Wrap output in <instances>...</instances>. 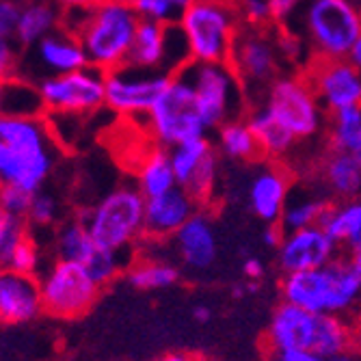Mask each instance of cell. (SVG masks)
<instances>
[{"mask_svg": "<svg viewBox=\"0 0 361 361\" xmlns=\"http://www.w3.org/2000/svg\"><path fill=\"white\" fill-rule=\"evenodd\" d=\"M59 160L48 115H0V186L42 190Z\"/></svg>", "mask_w": 361, "mask_h": 361, "instance_id": "1", "label": "cell"}, {"mask_svg": "<svg viewBox=\"0 0 361 361\" xmlns=\"http://www.w3.org/2000/svg\"><path fill=\"white\" fill-rule=\"evenodd\" d=\"M141 18L128 0H102L91 7L63 9V28L80 39L91 68L111 72L128 65Z\"/></svg>", "mask_w": 361, "mask_h": 361, "instance_id": "2", "label": "cell"}, {"mask_svg": "<svg viewBox=\"0 0 361 361\" xmlns=\"http://www.w3.org/2000/svg\"><path fill=\"white\" fill-rule=\"evenodd\" d=\"M355 342L350 324L342 316L318 314L292 303H281L269 324V344L277 350H303L340 357Z\"/></svg>", "mask_w": 361, "mask_h": 361, "instance_id": "3", "label": "cell"}, {"mask_svg": "<svg viewBox=\"0 0 361 361\" xmlns=\"http://www.w3.org/2000/svg\"><path fill=\"white\" fill-rule=\"evenodd\" d=\"M283 301L310 312L348 316L361 307V279L348 259H334L320 269L286 275Z\"/></svg>", "mask_w": 361, "mask_h": 361, "instance_id": "4", "label": "cell"}, {"mask_svg": "<svg viewBox=\"0 0 361 361\" xmlns=\"http://www.w3.org/2000/svg\"><path fill=\"white\" fill-rule=\"evenodd\" d=\"M286 26L303 37L312 59H346L361 37V7L355 0H303Z\"/></svg>", "mask_w": 361, "mask_h": 361, "instance_id": "5", "label": "cell"}, {"mask_svg": "<svg viewBox=\"0 0 361 361\" xmlns=\"http://www.w3.org/2000/svg\"><path fill=\"white\" fill-rule=\"evenodd\" d=\"M93 240L111 251L128 253L145 236V197L135 186H119L80 214Z\"/></svg>", "mask_w": 361, "mask_h": 361, "instance_id": "6", "label": "cell"}, {"mask_svg": "<svg viewBox=\"0 0 361 361\" xmlns=\"http://www.w3.org/2000/svg\"><path fill=\"white\" fill-rule=\"evenodd\" d=\"M178 26L192 61L227 63L240 30L236 0H192Z\"/></svg>", "mask_w": 361, "mask_h": 361, "instance_id": "7", "label": "cell"}, {"mask_svg": "<svg viewBox=\"0 0 361 361\" xmlns=\"http://www.w3.org/2000/svg\"><path fill=\"white\" fill-rule=\"evenodd\" d=\"M145 119L156 145L167 149L192 139L208 137L210 133L192 87L180 74L171 76L167 89L162 91Z\"/></svg>", "mask_w": 361, "mask_h": 361, "instance_id": "8", "label": "cell"}, {"mask_svg": "<svg viewBox=\"0 0 361 361\" xmlns=\"http://www.w3.org/2000/svg\"><path fill=\"white\" fill-rule=\"evenodd\" d=\"M195 91L208 130L240 117L245 109V87L229 63L190 61L178 72Z\"/></svg>", "mask_w": 361, "mask_h": 361, "instance_id": "9", "label": "cell"}, {"mask_svg": "<svg viewBox=\"0 0 361 361\" xmlns=\"http://www.w3.org/2000/svg\"><path fill=\"white\" fill-rule=\"evenodd\" d=\"M44 312L56 318H80L100 297V283L78 262L54 259L39 277Z\"/></svg>", "mask_w": 361, "mask_h": 361, "instance_id": "10", "label": "cell"}, {"mask_svg": "<svg viewBox=\"0 0 361 361\" xmlns=\"http://www.w3.org/2000/svg\"><path fill=\"white\" fill-rule=\"evenodd\" d=\"M44 113L61 117H87L106 102V72L87 68L44 78L37 82Z\"/></svg>", "mask_w": 361, "mask_h": 361, "instance_id": "11", "label": "cell"}, {"mask_svg": "<svg viewBox=\"0 0 361 361\" xmlns=\"http://www.w3.org/2000/svg\"><path fill=\"white\" fill-rule=\"evenodd\" d=\"M264 104L297 141L314 139L324 123V109L305 76H277L267 93Z\"/></svg>", "mask_w": 361, "mask_h": 361, "instance_id": "12", "label": "cell"}, {"mask_svg": "<svg viewBox=\"0 0 361 361\" xmlns=\"http://www.w3.org/2000/svg\"><path fill=\"white\" fill-rule=\"evenodd\" d=\"M229 65L238 74L245 91H264L279 76L281 56L269 26H240Z\"/></svg>", "mask_w": 361, "mask_h": 361, "instance_id": "13", "label": "cell"}, {"mask_svg": "<svg viewBox=\"0 0 361 361\" xmlns=\"http://www.w3.org/2000/svg\"><path fill=\"white\" fill-rule=\"evenodd\" d=\"M190 61L192 59H190L188 42L178 24L167 26V24L141 20L133 48H130L128 54V65L139 70L176 76Z\"/></svg>", "mask_w": 361, "mask_h": 361, "instance_id": "14", "label": "cell"}, {"mask_svg": "<svg viewBox=\"0 0 361 361\" xmlns=\"http://www.w3.org/2000/svg\"><path fill=\"white\" fill-rule=\"evenodd\" d=\"M89 65L80 39L68 28H56L35 46L24 48L20 61V76L30 82H42L44 78L70 74Z\"/></svg>", "mask_w": 361, "mask_h": 361, "instance_id": "15", "label": "cell"}, {"mask_svg": "<svg viewBox=\"0 0 361 361\" xmlns=\"http://www.w3.org/2000/svg\"><path fill=\"white\" fill-rule=\"evenodd\" d=\"M169 80V74L139 70L133 65L111 70L106 72L104 106L123 117H147Z\"/></svg>", "mask_w": 361, "mask_h": 361, "instance_id": "16", "label": "cell"}, {"mask_svg": "<svg viewBox=\"0 0 361 361\" xmlns=\"http://www.w3.org/2000/svg\"><path fill=\"white\" fill-rule=\"evenodd\" d=\"M303 76L326 113L361 104V74L348 59H312Z\"/></svg>", "mask_w": 361, "mask_h": 361, "instance_id": "17", "label": "cell"}, {"mask_svg": "<svg viewBox=\"0 0 361 361\" xmlns=\"http://www.w3.org/2000/svg\"><path fill=\"white\" fill-rule=\"evenodd\" d=\"M178 186L188 190L197 204L210 200L219 176V154L208 137L169 147Z\"/></svg>", "mask_w": 361, "mask_h": 361, "instance_id": "18", "label": "cell"}, {"mask_svg": "<svg viewBox=\"0 0 361 361\" xmlns=\"http://www.w3.org/2000/svg\"><path fill=\"white\" fill-rule=\"evenodd\" d=\"M338 249L340 247L324 232L322 225L292 229L283 234V240L277 247V264L283 275L320 269L336 259Z\"/></svg>", "mask_w": 361, "mask_h": 361, "instance_id": "19", "label": "cell"}, {"mask_svg": "<svg viewBox=\"0 0 361 361\" xmlns=\"http://www.w3.org/2000/svg\"><path fill=\"white\" fill-rule=\"evenodd\" d=\"M44 312L42 288L35 275L0 269V322L22 324Z\"/></svg>", "mask_w": 361, "mask_h": 361, "instance_id": "20", "label": "cell"}, {"mask_svg": "<svg viewBox=\"0 0 361 361\" xmlns=\"http://www.w3.org/2000/svg\"><path fill=\"white\" fill-rule=\"evenodd\" d=\"M197 200L182 186L145 200V236L152 240L173 238L182 225L197 214Z\"/></svg>", "mask_w": 361, "mask_h": 361, "instance_id": "21", "label": "cell"}, {"mask_svg": "<svg viewBox=\"0 0 361 361\" xmlns=\"http://www.w3.org/2000/svg\"><path fill=\"white\" fill-rule=\"evenodd\" d=\"M247 202L251 212L267 225L281 223L290 202V178L277 165L257 167L247 186Z\"/></svg>", "mask_w": 361, "mask_h": 361, "instance_id": "22", "label": "cell"}, {"mask_svg": "<svg viewBox=\"0 0 361 361\" xmlns=\"http://www.w3.org/2000/svg\"><path fill=\"white\" fill-rule=\"evenodd\" d=\"M171 240L182 264L190 271H206L214 264L219 253V240L214 223L208 214H192Z\"/></svg>", "mask_w": 361, "mask_h": 361, "instance_id": "23", "label": "cell"}, {"mask_svg": "<svg viewBox=\"0 0 361 361\" xmlns=\"http://www.w3.org/2000/svg\"><path fill=\"white\" fill-rule=\"evenodd\" d=\"M61 26L63 9L56 3H52V0H26L20 13L16 42L22 48H30Z\"/></svg>", "mask_w": 361, "mask_h": 361, "instance_id": "24", "label": "cell"}, {"mask_svg": "<svg viewBox=\"0 0 361 361\" xmlns=\"http://www.w3.org/2000/svg\"><path fill=\"white\" fill-rule=\"evenodd\" d=\"M247 121L253 130L262 156L277 160V158L288 156L294 149V145H297V137H294L264 104L255 106L247 115Z\"/></svg>", "mask_w": 361, "mask_h": 361, "instance_id": "25", "label": "cell"}, {"mask_svg": "<svg viewBox=\"0 0 361 361\" xmlns=\"http://www.w3.org/2000/svg\"><path fill=\"white\" fill-rule=\"evenodd\" d=\"M320 225L338 247H346L348 251L361 249V195L329 204Z\"/></svg>", "mask_w": 361, "mask_h": 361, "instance_id": "26", "label": "cell"}, {"mask_svg": "<svg viewBox=\"0 0 361 361\" xmlns=\"http://www.w3.org/2000/svg\"><path fill=\"white\" fill-rule=\"evenodd\" d=\"M135 184L143 192L145 200L165 195L178 186L173 165H171V156H169L167 147L156 145L154 149H149L141 158L139 167H137V182Z\"/></svg>", "mask_w": 361, "mask_h": 361, "instance_id": "27", "label": "cell"}, {"mask_svg": "<svg viewBox=\"0 0 361 361\" xmlns=\"http://www.w3.org/2000/svg\"><path fill=\"white\" fill-rule=\"evenodd\" d=\"M322 182L338 200L361 195V162L342 152H331L322 162Z\"/></svg>", "mask_w": 361, "mask_h": 361, "instance_id": "28", "label": "cell"}, {"mask_svg": "<svg viewBox=\"0 0 361 361\" xmlns=\"http://www.w3.org/2000/svg\"><path fill=\"white\" fill-rule=\"evenodd\" d=\"M126 279L133 288L143 290V292L165 290L178 283L180 271L173 262H167L162 257H141L135 264L128 267Z\"/></svg>", "mask_w": 361, "mask_h": 361, "instance_id": "29", "label": "cell"}, {"mask_svg": "<svg viewBox=\"0 0 361 361\" xmlns=\"http://www.w3.org/2000/svg\"><path fill=\"white\" fill-rule=\"evenodd\" d=\"M216 149L232 160H253L259 154L253 130L243 117L229 119L216 128Z\"/></svg>", "mask_w": 361, "mask_h": 361, "instance_id": "30", "label": "cell"}, {"mask_svg": "<svg viewBox=\"0 0 361 361\" xmlns=\"http://www.w3.org/2000/svg\"><path fill=\"white\" fill-rule=\"evenodd\" d=\"M329 145L331 152L350 154L361 162V104L331 113Z\"/></svg>", "mask_w": 361, "mask_h": 361, "instance_id": "31", "label": "cell"}, {"mask_svg": "<svg viewBox=\"0 0 361 361\" xmlns=\"http://www.w3.org/2000/svg\"><path fill=\"white\" fill-rule=\"evenodd\" d=\"M97 247L100 245L93 240V236L89 234V229L85 227L80 219L68 221L59 227L56 240H54V251L59 259L78 262V264L85 267Z\"/></svg>", "mask_w": 361, "mask_h": 361, "instance_id": "32", "label": "cell"}, {"mask_svg": "<svg viewBox=\"0 0 361 361\" xmlns=\"http://www.w3.org/2000/svg\"><path fill=\"white\" fill-rule=\"evenodd\" d=\"M326 208H329V202L322 200V197H316V195L294 197V200L288 202L279 225L283 227V232L303 229V227H310V225H320Z\"/></svg>", "mask_w": 361, "mask_h": 361, "instance_id": "33", "label": "cell"}, {"mask_svg": "<svg viewBox=\"0 0 361 361\" xmlns=\"http://www.w3.org/2000/svg\"><path fill=\"white\" fill-rule=\"evenodd\" d=\"M128 3L133 5L141 20L173 26L180 24L184 11L192 0H128Z\"/></svg>", "mask_w": 361, "mask_h": 361, "instance_id": "34", "label": "cell"}, {"mask_svg": "<svg viewBox=\"0 0 361 361\" xmlns=\"http://www.w3.org/2000/svg\"><path fill=\"white\" fill-rule=\"evenodd\" d=\"M126 255L128 253H121V251H111V249H104V247H97L95 253L89 257V262L85 264V269L89 271V275L100 283H109L113 281L126 267Z\"/></svg>", "mask_w": 361, "mask_h": 361, "instance_id": "35", "label": "cell"}, {"mask_svg": "<svg viewBox=\"0 0 361 361\" xmlns=\"http://www.w3.org/2000/svg\"><path fill=\"white\" fill-rule=\"evenodd\" d=\"M26 236H30L26 219L7 216V223L3 227V234H0V269H9L16 249L22 245V240Z\"/></svg>", "mask_w": 361, "mask_h": 361, "instance_id": "36", "label": "cell"}, {"mask_svg": "<svg viewBox=\"0 0 361 361\" xmlns=\"http://www.w3.org/2000/svg\"><path fill=\"white\" fill-rule=\"evenodd\" d=\"M56 219H59V202H56V197L50 195V192L37 190L35 195H32L26 223L37 225V227H48Z\"/></svg>", "mask_w": 361, "mask_h": 361, "instance_id": "37", "label": "cell"}, {"mask_svg": "<svg viewBox=\"0 0 361 361\" xmlns=\"http://www.w3.org/2000/svg\"><path fill=\"white\" fill-rule=\"evenodd\" d=\"M32 195L35 192L20 188V186H0V206H3L7 216L26 219L28 210H30Z\"/></svg>", "mask_w": 361, "mask_h": 361, "instance_id": "38", "label": "cell"}, {"mask_svg": "<svg viewBox=\"0 0 361 361\" xmlns=\"http://www.w3.org/2000/svg\"><path fill=\"white\" fill-rule=\"evenodd\" d=\"M39 267H42V251L35 240L26 236L22 240V245L16 249L9 269H13L18 273H26V275H37Z\"/></svg>", "mask_w": 361, "mask_h": 361, "instance_id": "39", "label": "cell"}, {"mask_svg": "<svg viewBox=\"0 0 361 361\" xmlns=\"http://www.w3.org/2000/svg\"><path fill=\"white\" fill-rule=\"evenodd\" d=\"M275 39H277V50L281 61L288 63H299L307 56V44L303 42V37H299L297 32L290 30L288 26H281L279 32H275Z\"/></svg>", "mask_w": 361, "mask_h": 361, "instance_id": "40", "label": "cell"}, {"mask_svg": "<svg viewBox=\"0 0 361 361\" xmlns=\"http://www.w3.org/2000/svg\"><path fill=\"white\" fill-rule=\"evenodd\" d=\"M238 16L245 26H271V7L267 0H236Z\"/></svg>", "mask_w": 361, "mask_h": 361, "instance_id": "41", "label": "cell"}, {"mask_svg": "<svg viewBox=\"0 0 361 361\" xmlns=\"http://www.w3.org/2000/svg\"><path fill=\"white\" fill-rule=\"evenodd\" d=\"M20 48L22 46L16 39L0 37V80H11L20 76V61H22Z\"/></svg>", "mask_w": 361, "mask_h": 361, "instance_id": "42", "label": "cell"}, {"mask_svg": "<svg viewBox=\"0 0 361 361\" xmlns=\"http://www.w3.org/2000/svg\"><path fill=\"white\" fill-rule=\"evenodd\" d=\"M24 3L26 0H0V37L16 39Z\"/></svg>", "mask_w": 361, "mask_h": 361, "instance_id": "43", "label": "cell"}, {"mask_svg": "<svg viewBox=\"0 0 361 361\" xmlns=\"http://www.w3.org/2000/svg\"><path fill=\"white\" fill-rule=\"evenodd\" d=\"M269 7H271V18H273V24H279V26H286L297 11L301 9L303 0H267Z\"/></svg>", "mask_w": 361, "mask_h": 361, "instance_id": "44", "label": "cell"}, {"mask_svg": "<svg viewBox=\"0 0 361 361\" xmlns=\"http://www.w3.org/2000/svg\"><path fill=\"white\" fill-rule=\"evenodd\" d=\"M273 361H350L348 353L340 357H324L316 353H303V350H277L273 355Z\"/></svg>", "mask_w": 361, "mask_h": 361, "instance_id": "45", "label": "cell"}, {"mask_svg": "<svg viewBox=\"0 0 361 361\" xmlns=\"http://www.w3.org/2000/svg\"><path fill=\"white\" fill-rule=\"evenodd\" d=\"M283 227L279 225V223H273V225H267V229H264V234H262V240H264V245L267 247H279L281 245V240H283Z\"/></svg>", "mask_w": 361, "mask_h": 361, "instance_id": "46", "label": "cell"}, {"mask_svg": "<svg viewBox=\"0 0 361 361\" xmlns=\"http://www.w3.org/2000/svg\"><path fill=\"white\" fill-rule=\"evenodd\" d=\"M243 273L247 279H259L264 275V264H262V259H257V257H247L243 262Z\"/></svg>", "mask_w": 361, "mask_h": 361, "instance_id": "47", "label": "cell"}, {"mask_svg": "<svg viewBox=\"0 0 361 361\" xmlns=\"http://www.w3.org/2000/svg\"><path fill=\"white\" fill-rule=\"evenodd\" d=\"M61 9H80V7H91L95 3H102V0H52Z\"/></svg>", "mask_w": 361, "mask_h": 361, "instance_id": "48", "label": "cell"}, {"mask_svg": "<svg viewBox=\"0 0 361 361\" xmlns=\"http://www.w3.org/2000/svg\"><path fill=\"white\" fill-rule=\"evenodd\" d=\"M0 115H9V80H0Z\"/></svg>", "mask_w": 361, "mask_h": 361, "instance_id": "49", "label": "cell"}, {"mask_svg": "<svg viewBox=\"0 0 361 361\" xmlns=\"http://www.w3.org/2000/svg\"><path fill=\"white\" fill-rule=\"evenodd\" d=\"M355 68L359 70V74H361V37L355 42V46L350 48V52H348V56H346Z\"/></svg>", "mask_w": 361, "mask_h": 361, "instance_id": "50", "label": "cell"}, {"mask_svg": "<svg viewBox=\"0 0 361 361\" xmlns=\"http://www.w3.org/2000/svg\"><path fill=\"white\" fill-rule=\"evenodd\" d=\"M156 361H192V357H188L184 353H167V355L158 357Z\"/></svg>", "mask_w": 361, "mask_h": 361, "instance_id": "51", "label": "cell"}, {"mask_svg": "<svg viewBox=\"0 0 361 361\" xmlns=\"http://www.w3.org/2000/svg\"><path fill=\"white\" fill-rule=\"evenodd\" d=\"M350 264H353V269H355V273L359 275V279H361V249H355V251H350Z\"/></svg>", "mask_w": 361, "mask_h": 361, "instance_id": "52", "label": "cell"}, {"mask_svg": "<svg viewBox=\"0 0 361 361\" xmlns=\"http://www.w3.org/2000/svg\"><path fill=\"white\" fill-rule=\"evenodd\" d=\"M192 316H195V320H197V322H208V320H210V310L200 305V307L195 310V314H192Z\"/></svg>", "mask_w": 361, "mask_h": 361, "instance_id": "53", "label": "cell"}, {"mask_svg": "<svg viewBox=\"0 0 361 361\" xmlns=\"http://www.w3.org/2000/svg\"><path fill=\"white\" fill-rule=\"evenodd\" d=\"M5 223H7V214H5L3 206H0V234H3V227H5Z\"/></svg>", "mask_w": 361, "mask_h": 361, "instance_id": "54", "label": "cell"}, {"mask_svg": "<svg viewBox=\"0 0 361 361\" xmlns=\"http://www.w3.org/2000/svg\"><path fill=\"white\" fill-rule=\"evenodd\" d=\"M355 3H357V0H355Z\"/></svg>", "mask_w": 361, "mask_h": 361, "instance_id": "55", "label": "cell"}]
</instances>
